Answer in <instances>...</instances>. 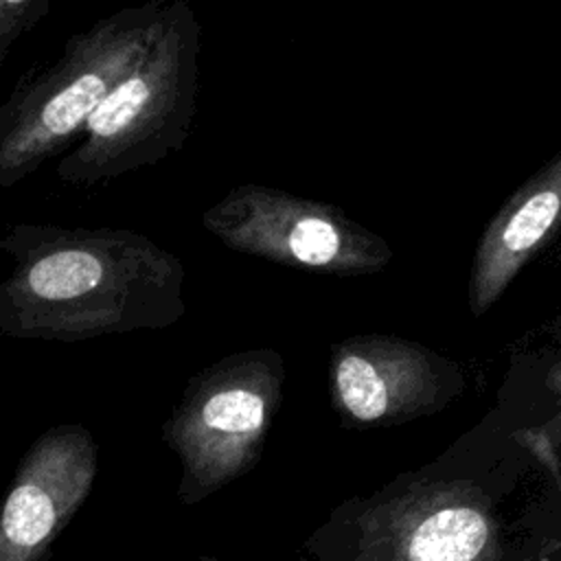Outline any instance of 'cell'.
<instances>
[{
    "mask_svg": "<svg viewBox=\"0 0 561 561\" xmlns=\"http://www.w3.org/2000/svg\"><path fill=\"white\" fill-rule=\"evenodd\" d=\"M164 0L125 7L75 33L61 57L22 75L0 103V188L28 178L66 149L105 94L145 55Z\"/></svg>",
    "mask_w": 561,
    "mask_h": 561,
    "instance_id": "cell-4",
    "label": "cell"
},
{
    "mask_svg": "<svg viewBox=\"0 0 561 561\" xmlns=\"http://www.w3.org/2000/svg\"><path fill=\"white\" fill-rule=\"evenodd\" d=\"M50 11L48 0H0V66L18 37Z\"/></svg>",
    "mask_w": 561,
    "mask_h": 561,
    "instance_id": "cell-11",
    "label": "cell"
},
{
    "mask_svg": "<svg viewBox=\"0 0 561 561\" xmlns=\"http://www.w3.org/2000/svg\"><path fill=\"white\" fill-rule=\"evenodd\" d=\"M283 383L285 362L274 348L230 353L186 381L162 425V438L182 465V504H199L261 460Z\"/></svg>",
    "mask_w": 561,
    "mask_h": 561,
    "instance_id": "cell-5",
    "label": "cell"
},
{
    "mask_svg": "<svg viewBox=\"0 0 561 561\" xmlns=\"http://www.w3.org/2000/svg\"><path fill=\"white\" fill-rule=\"evenodd\" d=\"M195 561H221V559H217V557H208V554H202V557H197Z\"/></svg>",
    "mask_w": 561,
    "mask_h": 561,
    "instance_id": "cell-12",
    "label": "cell"
},
{
    "mask_svg": "<svg viewBox=\"0 0 561 561\" xmlns=\"http://www.w3.org/2000/svg\"><path fill=\"white\" fill-rule=\"evenodd\" d=\"M309 561H508L497 500L473 478L405 473L342 502L305 543Z\"/></svg>",
    "mask_w": 561,
    "mask_h": 561,
    "instance_id": "cell-2",
    "label": "cell"
},
{
    "mask_svg": "<svg viewBox=\"0 0 561 561\" xmlns=\"http://www.w3.org/2000/svg\"><path fill=\"white\" fill-rule=\"evenodd\" d=\"M204 228L226 248L329 276L377 274L390 243L340 206L263 184H239L208 206Z\"/></svg>",
    "mask_w": 561,
    "mask_h": 561,
    "instance_id": "cell-6",
    "label": "cell"
},
{
    "mask_svg": "<svg viewBox=\"0 0 561 561\" xmlns=\"http://www.w3.org/2000/svg\"><path fill=\"white\" fill-rule=\"evenodd\" d=\"M0 252V333L79 342L175 324L184 311L182 261L129 228L9 224Z\"/></svg>",
    "mask_w": 561,
    "mask_h": 561,
    "instance_id": "cell-1",
    "label": "cell"
},
{
    "mask_svg": "<svg viewBox=\"0 0 561 561\" xmlns=\"http://www.w3.org/2000/svg\"><path fill=\"white\" fill-rule=\"evenodd\" d=\"M465 392L462 368L392 333H357L331 346L329 397L344 427H390L445 410Z\"/></svg>",
    "mask_w": 561,
    "mask_h": 561,
    "instance_id": "cell-7",
    "label": "cell"
},
{
    "mask_svg": "<svg viewBox=\"0 0 561 561\" xmlns=\"http://www.w3.org/2000/svg\"><path fill=\"white\" fill-rule=\"evenodd\" d=\"M561 419L554 414L548 423L537 427H524L513 434V440L519 443L550 476L554 486H561V462H559V440H561Z\"/></svg>",
    "mask_w": 561,
    "mask_h": 561,
    "instance_id": "cell-10",
    "label": "cell"
},
{
    "mask_svg": "<svg viewBox=\"0 0 561 561\" xmlns=\"http://www.w3.org/2000/svg\"><path fill=\"white\" fill-rule=\"evenodd\" d=\"M199 22L186 0L162 2L140 61L90 114L57 164L61 182L94 186L153 167L191 134L197 103Z\"/></svg>",
    "mask_w": 561,
    "mask_h": 561,
    "instance_id": "cell-3",
    "label": "cell"
},
{
    "mask_svg": "<svg viewBox=\"0 0 561 561\" xmlns=\"http://www.w3.org/2000/svg\"><path fill=\"white\" fill-rule=\"evenodd\" d=\"M561 215V156L528 178L484 226L469 274V311L484 316L515 276L557 232Z\"/></svg>",
    "mask_w": 561,
    "mask_h": 561,
    "instance_id": "cell-9",
    "label": "cell"
},
{
    "mask_svg": "<svg viewBox=\"0 0 561 561\" xmlns=\"http://www.w3.org/2000/svg\"><path fill=\"white\" fill-rule=\"evenodd\" d=\"M99 445L79 423L39 434L24 451L0 506V561H42L88 500Z\"/></svg>",
    "mask_w": 561,
    "mask_h": 561,
    "instance_id": "cell-8",
    "label": "cell"
}]
</instances>
